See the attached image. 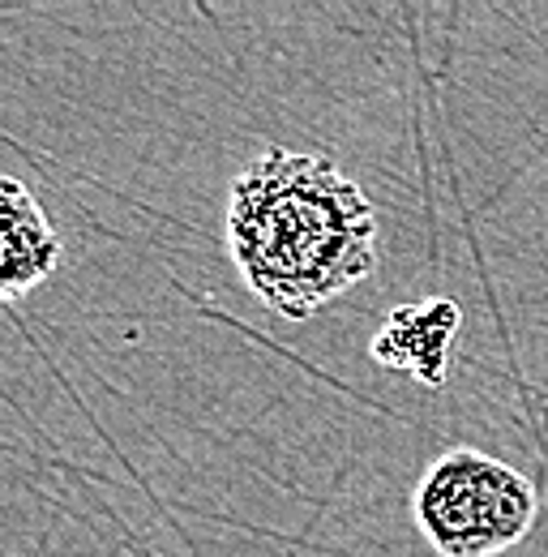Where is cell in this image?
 I'll use <instances>...</instances> for the list:
<instances>
[{"label": "cell", "instance_id": "obj_4", "mask_svg": "<svg viewBox=\"0 0 548 557\" xmlns=\"http://www.w3.org/2000/svg\"><path fill=\"white\" fill-rule=\"evenodd\" d=\"M0 287L4 296H22L39 287L61 262V236L52 232L35 194H26L22 181H0Z\"/></svg>", "mask_w": 548, "mask_h": 557}, {"label": "cell", "instance_id": "obj_3", "mask_svg": "<svg viewBox=\"0 0 548 557\" xmlns=\"http://www.w3.org/2000/svg\"><path fill=\"white\" fill-rule=\"evenodd\" d=\"M463 313L454 300H415L399 305L386 326L373 339V360H382L386 369H403L411 377H420L424 386H441L454 339H459Z\"/></svg>", "mask_w": 548, "mask_h": 557}, {"label": "cell", "instance_id": "obj_2", "mask_svg": "<svg viewBox=\"0 0 548 557\" xmlns=\"http://www.w3.org/2000/svg\"><path fill=\"white\" fill-rule=\"evenodd\" d=\"M415 523L441 557H497L532 532L536 488L523 472L463 446L424 472Z\"/></svg>", "mask_w": 548, "mask_h": 557}, {"label": "cell", "instance_id": "obj_1", "mask_svg": "<svg viewBox=\"0 0 548 557\" xmlns=\"http://www.w3.org/2000/svg\"><path fill=\"white\" fill-rule=\"evenodd\" d=\"M232 262L278 318L304 322L377 267V214L331 159L266 150L227 198Z\"/></svg>", "mask_w": 548, "mask_h": 557}]
</instances>
